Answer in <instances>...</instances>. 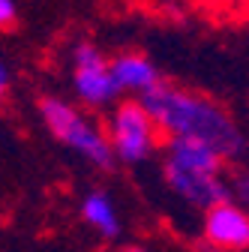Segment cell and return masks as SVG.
<instances>
[{
    "label": "cell",
    "mask_w": 249,
    "mask_h": 252,
    "mask_svg": "<svg viewBox=\"0 0 249 252\" xmlns=\"http://www.w3.org/2000/svg\"><path fill=\"white\" fill-rule=\"evenodd\" d=\"M9 84H12V78H9V69H6V63L0 60V102H3V99L9 96Z\"/></svg>",
    "instance_id": "30bf717a"
},
{
    "label": "cell",
    "mask_w": 249,
    "mask_h": 252,
    "mask_svg": "<svg viewBox=\"0 0 249 252\" xmlns=\"http://www.w3.org/2000/svg\"><path fill=\"white\" fill-rule=\"evenodd\" d=\"M111 72L120 93H138V96L162 81L159 69L144 54H117L111 60Z\"/></svg>",
    "instance_id": "52a82bcc"
},
{
    "label": "cell",
    "mask_w": 249,
    "mask_h": 252,
    "mask_svg": "<svg viewBox=\"0 0 249 252\" xmlns=\"http://www.w3.org/2000/svg\"><path fill=\"white\" fill-rule=\"evenodd\" d=\"M237 195H240V201L249 207V174H243V177L237 180Z\"/></svg>",
    "instance_id": "8fae6325"
},
{
    "label": "cell",
    "mask_w": 249,
    "mask_h": 252,
    "mask_svg": "<svg viewBox=\"0 0 249 252\" xmlns=\"http://www.w3.org/2000/svg\"><path fill=\"white\" fill-rule=\"evenodd\" d=\"M159 132H162L159 123L153 120V114L147 111L141 99H126L111 111L108 138H111L114 156L120 162H129V165L144 162L153 153V147H156Z\"/></svg>",
    "instance_id": "277c9868"
},
{
    "label": "cell",
    "mask_w": 249,
    "mask_h": 252,
    "mask_svg": "<svg viewBox=\"0 0 249 252\" xmlns=\"http://www.w3.org/2000/svg\"><path fill=\"white\" fill-rule=\"evenodd\" d=\"M15 24V3L12 0H0V30H9Z\"/></svg>",
    "instance_id": "9c48e42d"
},
{
    "label": "cell",
    "mask_w": 249,
    "mask_h": 252,
    "mask_svg": "<svg viewBox=\"0 0 249 252\" xmlns=\"http://www.w3.org/2000/svg\"><path fill=\"white\" fill-rule=\"evenodd\" d=\"M81 216L90 228H96L99 237H105V240L120 237V216H117L114 201L105 192H87L81 201Z\"/></svg>",
    "instance_id": "ba28073f"
},
{
    "label": "cell",
    "mask_w": 249,
    "mask_h": 252,
    "mask_svg": "<svg viewBox=\"0 0 249 252\" xmlns=\"http://www.w3.org/2000/svg\"><path fill=\"white\" fill-rule=\"evenodd\" d=\"M225 156L213 144L189 135H171L165 150V180L171 192H177L186 204L207 210L210 204L228 198V186L222 180Z\"/></svg>",
    "instance_id": "7a4b0ae2"
},
{
    "label": "cell",
    "mask_w": 249,
    "mask_h": 252,
    "mask_svg": "<svg viewBox=\"0 0 249 252\" xmlns=\"http://www.w3.org/2000/svg\"><path fill=\"white\" fill-rule=\"evenodd\" d=\"M141 102L147 105V111L153 114V120L159 123V129L168 138L171 135L201 138V141L213 144L225 159H237L243 147L249 144V141H243V132L237 129L231 114L219 102L201 96V93L159 81L156 87L141 93Z\"/></svg>",
    "instance_id": "6da1fadb"
},
{
    "label": "cell",
    "mask_w": 249,
    "mask_h": 252,
    "mask_svg": "<svg viewBox=\"0 0 249 252\" xmlns=\"http://www.w3.org/2000/svg\"><path fill=\"white\" fill-rule=\"evenodd\" d=\"M39 114L48 126V132L75 153H81L87 162H93L102 171H111L114 168V147H111V138L99 129L93 120H87L78 108H72L69 102L57 99V96H45L39 99Z\"/></svg>",
    "instance_id": "3957f363"
},
{
    "label": "cell",
    "mask_w": 249,
    "mask_h": 252,
    "mask_svg": "<svg viewBox=\"0 0 249 252\" xmlns=\"http://www.w3.org/2000/svg\"><path fill=\"white\" fill-rule=\"evenodd\" d=\"M204 237L216 249H249V213L246 207L222 198L204 210Z\"/></svg>",
    "instance_id": "8992f818"
},
{
    "label": "cell",
    "mask_w": 249,
    "mask_h": 252,
    "mask_svg": "<svg viewBox=\"0 0 249 252\" xmlns=\"http://www.w3.org/2000/svg\"><path fill=\"white\" fill-rule=\"evenodd\" d=\"M72 84H75V93L81 96V102L90 105V108H105L120 93L117 81H114V72H111V60H105V54L90 42L75 45Z\"/></svg>",
    "instance_id": "5b68a950"
}]
</instances>
